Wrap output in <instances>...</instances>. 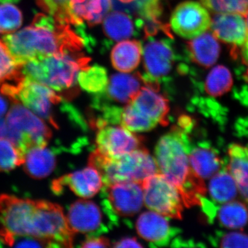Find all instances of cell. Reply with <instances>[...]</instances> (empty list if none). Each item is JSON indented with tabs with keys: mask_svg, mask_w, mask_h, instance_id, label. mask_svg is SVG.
I'll list each match as a JSON object with an SVG mask.
<instances>
[{
	"mask_svg": "<svg viewBox=\"0 0 248 248\" xmlns=\"http://www.w3.org/2000/svg\"><path fill=\"white\" fill-rule=\"evenodd\" d=\"M227 170L237 184L239 192L248 203V148L233 143L228 150Z\"/></svg>",
	"mask_w": 248,
	"mask_h": 248,
	"instance_id": "7402d4cb",
	"label": "cell"
},
{
	"mask_svg": "<svg viewBox=\"0 0 248 248\" xmlns=\"http://www.w3.org/2000/svg\"><path fill=\"white\" fill-rule=\"evenodd\" d=\"M78 83L81 89L92 94L104 92L108 84L107 69L99 65L89 66L79 72Z\"/></svg>",
	"mask_w": 248,
	"mask_h": 248,
	"instance_id": "f546056e",
	"label": "cell"
},
{
	"mask_svg": "<svg viewBox=\"0 0 248 248\" xmlns=\"http://www.w3.org/2000/svg\"><path fill=\"white\" fill-rule=\"evenodd\" d=\"M112 9L137 17L162 16L159 0H110Z\"/></svg>",
	"mask_w": 248,
	"mask_h": 248,
	"instance_id": "4316f807",
	"label": "cell"
},
{
	"mask_svg": "<svg viewBox=\"0 0 248 248\" xmlns=\"http://www.w3.org/2000/svg\"><path fill=\"white\" fill-rule=\"evenodd\" d=\"M104 33L108 38L114 42L130 38L138 33L135 23L130 15L124 12L109 13L104 19Z\"/></svg>",
	"mask_w": 248,
	"mask_h": 248,
	"instance_id": "d4e9b609",
	"label": "cell"
},
{
	"mask_svg": "<svg viewBox=\"0 0 248 248\" xmlns=\"http://www.w3.org/2000/svg\"><path fill=\"white\" fill-rule=\"evenodd\" d=\"M89 164L100 173L103 186L120 182H143L160 172L156 159L144 147L117 159L94 150L90 155Z\"/></svg>",
	"mask_w": 248,
	"mask_h": 248,
	"instance_id": "5b68a950",
	"label": "cell"
},
{
	"mask_svg": "<svg viewBox=\"0 0 248 248\" xmlns=\"http://www.w3.org/2000/svg\"><path fill=\"white\" fill-rule=\"evenodd\" d=\"M208 9L197 1H186L178 5L170 17L171 29L183 38L194 39L210 28Z\"/></svg>",
	"mask_w": 248,
	"mask_h": 248,
	"instance_id": "7c38bea8",
	"label": "cell"
},
{
	"mask_svg": "<svg viewBox=\"0 0 248 248\" xmlns=\"http://www.w3.org/2000/svg\"><path fill=\"white\" fill-rule=\"evenodd\" d=\"M112 9L110 0H71L67 7V23L74 27H89L104 20Z\"/></svg>",
	"mask_w": 248,
	"mask_h": 248,
	"instance_id": "e0dca14e",
	"label": "cell"
},
{
	"mask_svg": "<svg viewBox=\"0 0 248 248\" xmlns=\"http://www.w3.org/2000/svg\"><path fill=\"white\" fill-rule=\"evenodd\" d=\"M190 143L182 126H174L164 135L155 148V159L159 172L180 192L186 208L200 205L207 193L203 179L191 168Z\"/></svg>",
	"mask_w": 248,
	"mask_h": 248,
	"instance_id": "3957f363",
	"label": "cell"
},
{
	"mask_svg": "<svg viewBox=\"0 0 248 248\" xmlns=\"http://www.w3.org/2000/svg\"><path fill=\"white\" fill-rule=\"evenodd\" d=\"M208 190L210 197L221 204L234 200L239 192L237 184L228 170H220L211 177Z\"/></svg>",
	"mask_w": 248,
	"mask_h": 248,
	"instance_id": "484cf974",
	"label": "cell"
},
{
	"mask_svg": "<svg viewBox=\"0 0 248 248\" xmlns=\"http://www.w3.org/2000/svg\"><path fill=\"white\" fill-rule=\"evenodd\" d=\"M187 58L196 64L208 68L216 63L221 47L212 32H205L187 43Z\"/></svg>",
	"mask_w": 248,
	"mask_h": 248,
	"instance_id": "ffe728a7",
	"label": "cell"
},
{
	"mask_svg": "<svg viewBox=\"0 0 248 248\" xmlns=\"http://www.w3.org/2000/svg\"><path fill=\"white\" fill-rule=\"evenodd\" d=\"M244 79L246 80V81L248 83V68L247 71H246V73H245V74L244 75Z\"/></svg>",
	"mask_w": 248,
	"mask_h": 248,
	"instance_id": "b9f144b4",
	"label": "cell"
},
{
	"mask_svg": "<svg viewBox=\"0 0 248 248\" xmlns=\"http://www.w3.org/2000/svg\"><path fill=\"white\" fill-rule=\"evenodd\" d=\"M142 82L140 73L134 75H112L105 91L98 93L94 97L93 107H102L108 104L110 101L126 105L138 94L141 89Z\"/></svg>",
	"mask_w": 248,
	"mask_h": 248,
	"instance_id": "9a60e30c",
	"label": "cell"
},
{
	"mask_svg": "<svg viewBox=\"0 0 248 248\" xmlns=\"http://www.w3.org/2000/svg\"><path fill=\"white\" fill-rule=\"evenodd\" d=\"M22 65L13 56L4 41L0 40V85L11 82L24 73Z\"/></svg>",
	"mask_w": 248,
	"mask_h": 248,
	"instance_id": "1f68e13d",
	"label": "cell"
},
{
	"mask_svg": "<svg viewBox=\"0 0 248 248\" xmlns=\"http://www.w3.org/2000/svg\"><path fill=\"white\" fill-rule=\"evenodd\" d=\"M141 54L142 45L140 41H122L112 49L111 63L117 71L130 73L138 68Z\"/></svg>",
	"mask_w": 248,
	"mask_h": 248,
	"instance_id": "603a6c76",
	"label": "cell"
},
{
	"mask_svg": "<svg viewBox=\"0 0 248 248\" xmlns=\"http://www.w3.org/2000/svg\"><path fill=\"white\" fill-rule=\"evenodd\" d=\"M143 182H120L103 186L106 196L104 212L110 215L132 217L141 210L143 203Z\"/></svg>",
	"mask_w": 248,
	"mask_h": 248,
	"instance_id": "8fae6325",
	"label": "cell"
},
{
	"mask_svg": "<svg viewBox=\"0 0 248 248\" xmlns=\"http://www.w3.org/2000/svg\"><path fill=\"white\" fill-rule=\"evenodd\" d=\"M136 228L142 239L156 246H166L177 232L164 216L152 210L140 215Z\"/></svg>",
	"mask_w": 248,
	"mask_h": 248,
	"instance_id": "d6986e66",
	"label": "cell"
},
{
	"mask_svg": "<svg viewBox=\"0 0 248 248\" xmlns=\"http://www.w3.org/2000/svg\"><path fill=\"white\" fill-rule=\"evenodd\" d=\"M233 78L231 71L223 65L214 67L207 76L204 85L205 93L213 97H221L231 91Z\"/></svg>",
	"mask_w": 248,
	"mask_h": 248,
	"instance_id": "f1b7e54d",
	"label": "cell"
},
{
	"mask_svg": "<svg viewBox=\"0 0 248 248\" xmlns=\"http://www.w3.org/2000/svg\"><path fill=\"white\" fill-rule=\"evenodd\" d=\"M246 23H247V37L244 45L239 48L231 52L232 58L234 60H240L244 64L248 65V14L246 16Z\"/></svg>",
	"mask_w": 248,
	"mask_h": 248,
	"instance_id": "8d00e7d4",
	"label": "cell"
},
{
	"mask_svg": "<svg viewBox=\"0 0 248 248\" xmlns=\"http://www.w3.org/2000/svg\"><path fill=\"white\" fill-rule=\"evenodd\" d=\"M114 248H143L136 238L126 237L114 243Z\"/></svg>",
	"mask_w": 248,
	"mask_h": 248,
	"instance_id": "f35d334b",
	"label": "cell"
},
{
	"mask_svg": "<svg viewBox=\"0 0 248 248\" xmlns=\"http://www.w3.org/2000/svg\"><path fill=\"white\" fill-rule=\"evenodd\" d=\"M6 96L0 92V120L6 115L9 109V104L6 99Z\"/></svg>",
	"mask_w": 248,
	"mask_h": 248,
	"instance_id": "ab89813d",
	"label": "cell"
},
{
	"mask_svg": "<svg viewBox=\"0 0 248 248\" xmlns=\"http://www.w3.org/2000/svg\"><path fill=\"white\" fill-rule=\"evenodd\" d=\"M25 153L11 139L0 137V172H9L24 163Z\"/></svg>",
	"mask_w": 248,
	"mask_h": 248,
	"instance_id": "4dcf8cb0",
	"label": "cell"
},
{
	"mask_svg": "<svg viewBox=\"0 0 248 248\" xmlns=\"http://www.w3.org/2000/svg\"><path fill=\"white\" fill-rule=\"evenodd\" d=\"M218 220L221 226L228 229L241 230L247 225L248 208L239 201L223 203L218 211Z\"/></svg>",
	"mask_w": 248,
	"mask_h": 248,
	"instance_id": "83f0119b",
	"label": "cell"
},
{
	"mask_svg": "<svg viewBox=\"0 0 248 248\" xmlns=\"http://www.w3.org/2000/svg\"><path fill=\"white\" fill-rule=\"evenodd\" d=\"M53 185L55 191L60 192L63 187H68L78 197L89 199L97 195L102 188L103 182L99 171L89 166L81 170L59 178Z\"/></svg>",
	"mask_w": 248,
	"mask_h": 248,
	"instance_id": "ac0fdd59",
	"label": "cell"
},
{
	"mask_svg": "<svg viewBox=\"0 0 248 248\" xmlns=\"http://www.w3.org/2000/svg\"><path fill=\"white\" fill-rule=\"evenodd\" d=\"M66 217L75 234L94 236L105 231L102 210L92 201L80 200L71 204Z\"/></svg>",
	"mask_w": 248,
	"mask_h": 248,
	"instance_id": "5bb4252c",
	"label": "cell"
},
{
	"mask_svg": "<svg viewBox=\"0 0 248 248\" xmlns=\"http://www.w3.org/2000/svg\"><path fill=\"white\" fill-rule=\"evenodd\" d=\"M145 205L155 213L176 219H182L184 205L177 187L161 173L151 175L142 182Z\"/></svg>",
	"mask_w": 248,
	"mask_h": 248,
	"instance_id": "9c48e42d",
	"label": "cell"
},
{
	"mask_svg": "<svg viewBox=\"0 0 248 248\" xmlns=\"http://www.w3.org/2000/svg\"><path fill=\"white\" fill-rule=\"evenodd\" d=\"M19 0H0L1 3H17Z\"/></svg>",
	"mask_w": 248,
	"mask_h": 248,
	"instance_id": "60d3db41",
	"label": "cell"
},
{
	"mask_svg": "<svg viewBox=\"0 0 248 248\" xmlns=\"http://www.w3.org/2000/svg\"><path fill=\"white\" fill-rule=\"evenodd\" d=\"M98 129L95 150L107 157L117 159L143 147V138L122 125L105 124Z\"/></svg>",
	"mask_w": 248,
	"mask_h": 248,
	"instance_id": "4fadbf2b",
	"label": "cell"
},
{
	"mask_svg": "<svg viewBox=\"0 0 248 248\" xmlns=\"http://www.w3.org/2000/svg\"><path fill=\"white\" fill-rule=\"evenodd\" d=\"M6 138L16 142L26 153L35 146H47L51 130L46 121L20 103L14 102L5 117Z\"/></svg>",
	"mask_w": 248,
	"mask_h": 248,
	"instance_id": "52a82bcc",
	"label": "cell"
},
{
	"mask_svg": "<svg viewBox=\"0 0 248 248\" xmlns=\"http://www.w3.org/2000/svg\"><path fill=\"white\" fill-rule=\"evenodd\" d=\"M0 236H30L48 247L73 246L75 233L58 204L43 200L0 196Z\"/></svg>",
	"mask_w": 248,
	"mask_h": 248,
	"instance_id": "6da1fadb",
	"label": "cell"
},
{
	"mask_svg": "<svg viewBox=\"0 0 248 248\" xmlns=\"http://www.w3.org/2000/svg\"><path fill=\"white\" fill-rule=\"evenodd\" d=\"M72 27L59 22L49 15L38 14L30 26L5 36L3 41L22 65L50 55L78 53L84 47L91 48V40Z\"/></svg>",
	"mask_w": 248,
	"mask_h": 248,
	"instance_id": "7a4b0ae2",
	"label": "cell"
},
{
	"mask_svg": "<svg viewBox=\"0 0 248 248\" xmlns=\"http://www.w3.org/2000/svg\"><path fill=\"white\" fill-rule=\"evenodd\" d=\"M221 248H248V234L232 232L225 234L220 241Z\"/></svg>",
	"mask_w": 248,
	"mask_h": 248,
	"instance_id": "d590c367",
	"label": "cell"
},
{
	"mask_svg": "<svg viewBox=\"0 0 248 248\" xmlns=\"http://www.w3.org/2000/svg\"><path fill=\"white\" fill-rule=\"evenodd\" d=\"M110 241L104 236H89L81 244L82 248H108Z\"/></svg>",
	"mask_w": 248,
	"mask_h": 248,
	"instance_id": "74e56055",
	"label": "cell"
},
{
	"mask_svg": "<svg viewBox=\"0 0 248 248\" xmlns=\"http://www.w3.org/2000/svg\"><path fill=\"white\" fill-rule=\"evenodd\" d=\"M210 29L217 40L231 47V52L244 45L247 37L246 17L240 14H216L211 19Z\"/></svg>",
	"mask_w": 248,
	"mask_h": 248,
	"instance_id": "2e32d148",
	"label": "cell"
},
{
	"mask_svg": "<svg viewBox=\"0 0 248 248\" xmlns=\"http://www.w3.org/2000/svg\"><path fill=\"white\" fill-rule=\"evenodd\" d=\"M201 4L215 14L232 13L246 17L248 14V0H200Z\"/></svg>",
	"mask_w": 248,
	"mask_h": 248,
	"instance_id": "836d02e7",
	"label": "cell"
},
{
	"mask_svg": "<svg viewBox=\"0 0 248 248\" xmlns=\"http://www.w3.org/2000/svg\"><path fill=\"white\" fill-rule=\"evenodd\" d=\"M0 92L14 102L27 107L41 118L54 123L53 106L60 104L62 97L54 90L23 76L12 82L0 85Z\"/></svg>",
	"mask_w": 248,
	"mask_h": 248,
	"instance_id": "ba28073f",
	"label": "cell"
},
{
	"mask_svg": "<svg viewBox=\"0 0 248 248\" xmlns=\"http://www.w3.org/2000/svg\"><path fill=\"white\" fill-rule=\"evenodd\" d=\"M91 58L81 52L50 55L22 65L29 79L46 85L62 97L72 98L78 93V74L89 66Z\"/></svg>",
	"mask_w": 248,
	"mask_h": 248,
	"instance_id": "277c9868",
	"label": "cell"
},
{
	"mask_svg": "<svg viewBox=\"0 0 248 248\" xmlns=\"http://www.w3.org/2000/svg\"><path fill=\"white\" fill-rule=\"evenodd\" d=\"M20 10L11 3L0 5V33H12L22 24Z\"/></svg>",
	"mask_w": 248,
	"mask_h": 248,
	"instance_id": "d6a6232c",
	"label": "cell"
},
{
	"mask_svg": "<svg viewBox=\"0 0 248 248\" xmlns=\"http://www.w3.org/2000/svg\"><path fill=\"white\" fill-rule=\"evenodd\" d=\"M22 166L29 177L44 179L53 172L56 158L46 146L32 147L26 152Z\"/></svg>",
	"mask_w": 248,
	"mask_h": 248,
	"instance_id": "44dd1931",
	"label": "cell"
},
{
	"mask_svg": "<svg viewBox=\"0 0 248 248\" xmlns=\"http://www.w3.org/2000/svg\"><path fill=\"white\" fill-rule=\"evenodd\" d=\"M70 1L71 0H35L41 9L59 22L63 24H68L67 7Z\"/></svg>",
	"mask_w": 248,
	"mask_h": 248,
	"instance_id": "e575fe53",
	"label": "cell"
},
{
	"mask_svg": "<svg viewBox=\"0 0 248 248\" xmlns=\"http://www.w3.org/2000/svg\"><path fill=\"white\" fill-rule=\"evenodd\" d=\"M159 91L148 85L142 87L133 100L122 108L121 125L133 133L150 131L159 124L167 125L169 102Z\"/></svg>",
	"mask_w": 248,
	"mask_h": 248,
	"instance_id": "8992f818",
	"label": "cell"
},
{
	"mask_svg": "<svg viewBox=\"0 0 248 248\" xmlns=\"http://www.w3.org/2000/svg\"><path fill=\"white\" fill-rule=\"evenodd\" d=\"M148 43L143 49L145 73L140 76L143 84L160 90L161 83L169 81V75L177 62V53L173 48V39L155 40L147 38Z\"/></svg>",
	"mask_w": 248,
	"mask_h": 248,
	"instance_id": "30bf717a",
	"label": "cell"
},
{
	"mask_svg": "<svg viewBox=\"0 0 248 248\" xmlns=\"http://www.w3.org/2000/svg\"><path fill=\"white\" fill-rule=\"evenodd\" d=\"M189 162L194 172L203 179H210L219 172L222 161L218 154L210 148L196 147L189 151Z\"/></svg>",
	"mask_w": 248,
	"mask_h": 248,
	"instance_id": "cb8c5ba5",
	"label": "cell"
}]
</instances>
